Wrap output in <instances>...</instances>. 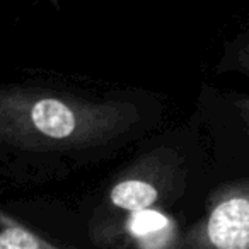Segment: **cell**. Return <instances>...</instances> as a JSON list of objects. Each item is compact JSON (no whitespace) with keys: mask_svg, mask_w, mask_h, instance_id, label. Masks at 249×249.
<instances>
[{"mask_svg":"<svg viewBox=\"0 0 249 249\" xmlns=\"http://www.w3.org/2000/svg\"><path fill=\"white\" fill-rule=\"evenodd\" d=\"M201 237L218 249H249V179L222 188L208 212Z\"/></svg>","mask_w":249,"mask_h":249,"instance_id":"6da1fadb","label":"cell"},{"mask_svg":"<svg viewBox=\"0 0 249 249\" xmlns=\"http://www.w3.org/2000/svg\"><path fill=\"white\" fill-rule=\"evenodd\" d=\"M31 120L36 130L53 139H65L75 130V116L63 103L56 99H43L35 104Z\"/></svg>","mask_w":249,"mask_h":249,"instance_id":"7a4b0ae2","label":"cell"},{"mask_svg":"<svg viewBox=\"0 0 249 249\" xmlns=\"http://www.w3.org/2000/svg\"><path fill=\"white\" fill-rule=\"evenodd\" d=\"M156 188L143 181H124L116 184L111 191V200L114 205L132 212L149 208L156 201Z\"/></svg>","mask_w":249,"mask_h":249,"instance_id":"3957f363","label":"cell"},{"mask_svg":"<svg viewBox=\"0 0 249 249\" xmlns=\"http://www.w3.org/2000/svg\"><path fill=\"white\" fill-rule=\"evenodd\" d=\"M166 229H169V220L162 213L156 210H149V208L137 210L130 220V231L140 239L150 234H159Z\"/></svg>","mask_w":249,"mask_h":249,"instance_id":"277c9868","label":"cell"},{"mask_svg":"<svg viewBox=\"0 0 249 249\" xmlns=\"http://www.w3.org/2000/svg\"><path fill=\"white\" fill-rule=\"evenodd\" d=\"M33 248H50V244L39 241L35 234L18 227V225L0 232V249H33Z\"/></svg>","mask_w":249,"mask_h":249,"instance_id":"5b68a950","label":"cell"},{"mask_svg":"<svg viewBox=\"0 0 249 249\" xmlns=\"http://www.w3.org/2000/svg\"><path fill=\"white\" fill-rule=\"evenodd\" d=\"M234 67L239 72L249 75V33H246L241 39H239L237 46H235L234 53Z\"/></svg>","mask_w":249,"mask_h":249,"instance_id":"8992f818","label":"cell"},{"mask_svg":"<svg viewBox=\"0 0 249 249\" xmlns=\"http://www.w3.org/2000/svg\"><path fill=\"white\" fill-rule=\"evenodd\" d=\"M235 107H237L239 114L246 124V130L249 133V96H239L235 99Z\"/></svg>","mask_w":249,"mask_h":249,"instance_id":"52a82bcc","label":"cell"}]
</instances>
